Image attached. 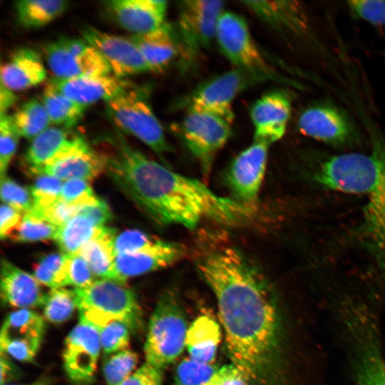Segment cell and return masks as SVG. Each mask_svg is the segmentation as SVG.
<instances>
[{"mask_svg":"<svg viewBox=\"0 0 385 385\" xmlns=\"http://www.w3.org/2000/svg\"><path fill=\"white\" fill-rule=\"evenodd\" d=\"M231 124L221 117L202 112H188L180 123L183 140L205 175H209L217 153L230 138Z\"/></svg>","mask_w":385,"mask_h":385,"instance_id":"11","label":"cell"},{"mask_svg":"<svg viewBox=\"0 0 385 385\" xmlns=\"http://www.w3.org/2000/svg\"><path fill=\"white\" fill-rule=\"evenodd\" d=\"M22 218L21 212L6 204H2L0 210L1 238H10L19 227Z\"/></svg>","mask_w":385,"mask_h":385,"instance_id":"50","label":"cell"},{"mask_svg":"<svg viewBox=\"0 0 385 385\" xmlns=\"http://www.w3.org/2000/svg\"><path fill=\"white\" fill-rule=\"evenodd\" d=\"M101 349L96 328L80 319L64 342L63 364L68 378L77 385L93 381Z\"/></svg>","mask_w":385,"mask_h":385,"instance_id":"12","label":"cell"},{"mask_svg":"<svg viewBox=\"0 0 385 385\" xmlns=\"http://www.w3.org/2000/svg\"><path fill=\"white\" fill-rule=\"evenodd\" d=\"M30 189L34 206L30 212L41 211L56 202L60 198L63 180L57 178L39 175Z\"/></svg>","mask_w":385,"mask_h":385,"instance_id":"38","label":"cell"},{"mask_svg":"<svg viewBox=\"0 0 385 385\" xmlns=\"http://www.w3.org/2000/svg\"><path fill=\"white\" fill-rule=\"evenodd\" d=\"M291 112V98L284 91L268 92L259 98L250 112L254 140L271 145L281 139L286 133Z\"/></svg>","mask_w":385,"mask_h":385,"instance_id":"17","label":"cell"},{"mask_svg":"<svg viewBox=\"0 0 385 385\" xmlns=\"http://www.w3.org/2000/svg\"><path fill=\"white\" fill-rule=\"evenodd\" d=\"M270 144L254 140L232 162L228 182L235 200L255 210L265 173Z\"/></svg>","mask_w":385,"mask_h":385,"instance_id":"14","label":"cell"},{"mask_svg":"<svg viewBox=\"0 0 385 385\" xmlns=\"http://www.w3.org/2000/svg\"><path fill=\"white\" fill-rule=\"evenodd\" d=\"M105 4L117 23L133 35L151 32L165 23L166 1L112 0Z\"/></svg>","mask_w":385,"mask_h":385,"instance_id":"21","label":"cell"},{"mask_svg":"<svg viewBox=\"0 0 385 385\" xmlns=\"http://www.w3.org/2000/svg\"><path fill=\"white\" fill-rule=\"evenodd\" d=\"M14 92L1 83L0 86V114L6 113L7 110L16 101Z\"/></svg>","mask_w":385,"mask_h":385,"instance_id":"52","label":"cell"},{"mask_svg":"<svg viewBox=\"0 0 385 385\" xmlns=\"http://www.w3.org/2000/svg\"><path fill=\"white\" fill-rule=\"evenodd\" d=\"M42 307L47 321L53 324L63 323L78 309L76 292L64 287L52 289L46 293Z\"/></svg>","mask_w":385,"mask_h":385,"instance_id":"34","label":"cell"},{"mask_svg":"<svg viewBox=\"0 0 385 385\" xmlns=\"http://www.w3.org/2000/svg\"><path fill=\"white\" fill-rule=\"evenodd\" d=\"M78 215L87 217L98 227L104 226V224L112 217L108 204L102 199H99L93 204L82 207L79 210Z\"/></svg>","mask_w":385,"mask_h":385,"instance_id":"51","label":"cell"},{"mask_svg":"<svg viewBox=\"0 0 385 385\" xmlns=\"http://www.w3.org/2000/svg\"><path fill=\"white\" fill-rule=\"evenodd\" d=\"M244 5L273 29L294 35L307 34L308 20L295 1H243Z\"/></svg>","mask_w":385,"mask_h":385,"instance_id":"23","label":"cell"},{"mask_svg":"<svg viewBox=\"0 0 385 385\" xmlns=\"http://www.w3.org/2000/svg\"><path fill=\"white\" fill-rule=\"evenodd\" d=\"M248 381L234 364L220 368L215 375L202 385H247Z\"/></svg>","mask_w":385,"mask_h":385,"instance_id":"49","label":"cell"},{"mask_svg":"<svg viewBox=\"0 0 385 385\" xmlns=\"http://www.w3.org/2000/svg\"><path fill=\"white\" fill-rule=\"evenodd\" d=\"M196 267L217 299L232 364L248 381L258 379L270 366L279 338L277 309L267 281L230 246L202 255Z\"/></svg>","mask_w":385,"mask_h":385,"instance_id":"1","label":"cell"},{"mask_svg":"<svg viewBox=\"0 0 385 385\" xmlns=\"http://www.w3.org/2000/svg\"><path fill=\"white\" fill-rule=\"evenodd\" d=\"M83 38L93 46L104 58L115 76H127L151 71L136 45L125 38L86 26L82 30Z\"/></svg>","mask_w":385,"mask_h":385,"instance_id":"16","label":"cell"},{"mask_svg":"<svg viewBox=\"0 0 385 385\" xmlns=\"http://www.w3.org/2000/svg\"><path fill=\"white\" fill-rule=\"evenodd\" d=\"M1 365V385L9 384V381L12 379L14 375V370L10 361L9 356L3 352H1L0 356Z\"/></svg>","mask_w":385,"mask_h":385,"instance_id":"53","label":"cell"},{"mask_svg":"<svg viewBox=\"0 0 385 385\" xmlns=\"http://www.w3.org/2000/svg\"><path fill=\"white\" fill-rule=\"evenodd\" d=\"M163 369L145 362L121 385H163Z\"/></svg>","mask_w":385,"mask_h":385,"instance_id":"48","label":"cell"},{"mask_svg":"<svg viewBox=\"0 0 385 385\" xmlns=\"http://www.w3.org/2000/svg\"><path fill=\"white\" fill-rule=\"evenodd\" d=\"M106 103L110 117L120 129L133 135L160 155L170 151L163 126L143 90L135 87Z\"/></svg>","mask_w":385,"mask_h":385,"instance_id":"7","label":"cell"},{"mask_svg":"<svg viewBox=\"0 0 385 385\" xmlns=\"http://www.w3.org/2000/svg\"><path fill=\"white\" fill-rule=\"evenodd\" d=\"M316 177L327 188L365 200L364 233L385 276V138L376 137L368 153L329 157L320 165Z\"/></svg>","mask_w":385,"mask_h":385,"instance_id":"3","label":"cell"},{"mask_svg":"<svg viewBox=\"0 0 385 385\" xmlns=\"http://www.w3.org/2000/svg\"><path fill=\"white\" fill-rule=\"evenodd\" d=\"M188 327L176 294L165 292L150 319L144 345L145 361L160 369L173 362L185 347Z\"/></svg>","mask_w":385,"mask_h":385,"instance_id":"5","label":"cell"},{"mask_svg":"<svg viewBox=\"0 0 385 385\" xmlns=\"http://www.w3.org/2000/svg\"><path fill=\"white\" fill-rule=\"evenodd\" d=\"M115 137L101 152L105 172L154 222L192 230L205 219L235 226L251 216L252 211L235 200L216 195L202 182L169 170Z\"/></svg>","mask_w":385,"mask_h":385,"instance_id":"2","label":"cell"},{"mask_svg":"<svg viewBox=\"0 0 385 385\" xmlns=\"http://www.w3.org/2000/svg\"><path fill=\"white\" fill-rule=\"evenodd\" d=\"M60 199L78 205L81 208L93 204L99 200L94 194L88 181L78 179L68 180L63 183Z\"/></svg>","mask_w":385,"mask_h":385,"instance_id":"44","label":"cell"},{"mask_svg":"<svg viewBox=\"0 0 385 385\" xmlns=\"http://www.w3.org/2000/svg\"><path fill=\"white\" fill-rule=\"evenodd\" d=\"M83 136L71 129L48 127L33 139L24 155V165L29 175L36 172L79 141Z\"/></svg>","mask_w":385,"mask_h":385,"instance_id":"25","label":"cell"},{"mask_svg":"<svg viewBox=\"0 0 385 385\" xmlns=\"http://www.w3.org/2000/svg\"><path fill=\"white\" fill-rule=\"evenodd\" d=\"M220 368L192 358L183 360L175 370V385H202L207 382Z\"/></svg>","mask_w":385,"mask_h":385,"instance_id":"37","label":"cell"},{"mask_svg":"<svg viewBox=\"0 0 385 385\" xmlns=\"http://www.w3.org/2000/svg\"><path fill=\"white\" fill-rule=\"evenodd\" d=\"M96 329L104 354L111 355L128 349L130 329L124 323L112 321L96 327Z\"/></svg>","mask_w":385,"mask_h":385,"instance_id":"39","label":"cell"},{"mask_svg":"<svg viewBox=\"0 0 385 385\" xmlns=\"http://www.w3.org/2000/svg\"><path fill=\"white\" fill-rule=\"evenodd\" d=\"M113 228L103 226L98 233L87 242L78 254L86 261L95 276L124 284L115 267Z\"/></svg>","mask_w":385,"mask_h":385,"instance_id":"27","label":"cell"},{"mask_svg":"<svg viewBox=\"0 0 385 385\" xmlns=\"http://www.w3.org/2000/svg\"><path fill=\"white\" fill-rule=\"evenodd\" d=\"M68 255L63 252L45 255L34 265V277L41 284L51 289L68 285Z\"/></svg>","mask_w":385,"mask_h":385,"instance_id":"33","label":"cell"},{"mask_svg":"<svg viewBox=\"0 0 385 385\" xmlns=\"http://www.w3.org/2000/svg\"><path fill=\"white\" fill-rule=\"evenodd\" d=\"M347 7L359 19L371 25L385 27L384 0H351Z\"/></svg>","mask_w":385,"mask_h":385,"instance_id":"45","label":"cell"},{"mask_svg":"<svg viewBox=\"0 0 385 385\" xmlns=\"http://www.w3.org/2000/svg\"><path fill=\"white\" fill-rule=\"evenodd\" d=\"M270 80L273 81L266 74L234 68L202 83L180 103L188 112L212 114L232 123V103L238 94L250 86Z\"/></svg>","mask_w":385,"mask_h":385,"instance_id":"6","label":"cell"},{"mask_svg":"<svg viewBox=\"0 0 385 385\" xmlns=\"http://www.w3.org/2000/svg\"><path fill=\"white\" fill-rule=\"evenodd\" d=\"M79 319L98 327L112 321L126 324L130 331L140 329L142 311L135 293L124 284L110 279L94 280L86 287L74 289Z\"/></svg>","mask_w":385,"mask_h":385,"instance_id":"4","label":"cell"},{"mask_svg":"<svg viewBox=\"0 0 385 385\" xmlns=\"http://www.w3.org/2000/svg\"><path fill=\"white\" fill-rule=\"evenodd\" d=\"M297 128L305 136L334 145L346 144L356 135L348 116L329 103H317L304 109L298 118Z\"/></svg>","mask_w":385,"mask_h":385,"instance_id":"15","label":"cell"},{"mask_svg":"<svg viewBox=\"0 0 385 385\" xmlns=\"http://www.w3.org/2000/svg\"><path fill=\"white\" fill-rule=\"evenodd\" d=\"M160 239L138 230H128L115 235L113 241L115 255L132 253L154 246Z\"/></svg>","mask_w":385,"mask_h":385,"instance_id":"43","label":"cell"},{"mask_svg":"<svg viewBox=\"0 0 385 385\" xmlns=\"http://www.w3.org/2000/svg\"><path fill=\"white\" fill-rule=\"evenodd\" d=\"M47 65L60 80L111 73L102 55L86 40L61 37L44 47Z\"/></svg>","mask_w":385,"mask_h":385,"instance_id":"10","label":"cell"},{"mask_svg":"<svg viewBox=\"0 0 385 385\" xmlns=\"http://www.w3.org/2000/svg\"><path fill=\"white\" fill-rule=\"evenodd\" d=\"M185 252L183 245L160 240L148 249L116 255L115 267L120 278L125 283L130 277L172 265L183 259Z\"/></svg>","mask_w":385,"mask_h":385,"instance_id":"20","label":"cell"},{"mask_svg":"<svg viewBox=\"0 0 385 385\" xmlns=\"http://www.w3.org/2000/svg\"><path fill=\"white\" fill-rule=\"evenodd\" d=\"M1 198L6 204L22 213L30 212L34 206L31 190L6 175L1 178Z\"/></svg>","mask_w":385,"mask_h":385,"instance_id":"40","label":"cell"},{"mask_svg":"<svg viewBox=\"0 0 385 385\" xmlns=\"http://www.w3.org/2000/svg\"><path fill=\"white\" fill-rule=\"evenodd\" d=\"M136 45L151 71L164 70L179 52L178 40L166 22L151 32L130 37Z\"/></svg>","mask_w":385,"mask_h":385,"instance_id":"26","label":"cell"},{"mask_svg":"<svg viewBox=\"0 0 385 385\" xmlns=\"http://www.w3.org/2000/svg\"><path fill=\"white\" fill-rule=\"evenodd\" d=\"M67 277L68 285L75 289L86 287L94 281V274L88 263L78 253L68 255Z\"/></svg>","mask_w":385,"mask_h":385,"instance_id":"46","label":"cell"},{"mask_svg":"<svg viewBox=\"0 0 385 385\" xmlns=\"http://www.w3.org/2000/svg\"><path fill=\"white\" fill-rule=\"evenodd\" d=\"M224 7L222 1L185 0L178 3V42L184 60H194L215 38Z\"/></svg>","mask_w":385,"mask_h":385,"instance_id":"9","label":"cell"},{"mask_svg":"<svg viewBox=\"0 0 385 385\" xmlns=\"http://www.w3.org/2000/svg\"><path fill=\"white\" fill-rule=\"evenodd\" d=\"M138 362V354L130 349L111 354L103 364L106 385H121L134 372Z\"/></svg>","mask_w":385,"mask_h":385,"instance_id":"35","label":"cell"},{"mask_svg":"<svg viewBox=\"0 0 385 385\" xmlns=\"http://www.w3.org/2000/svg\"><path fill=\"white\" fill-rule=\"evenodd\" d=\"M45 332V322L31 309H16L5 318L0 333L1 352L24 362L36 357Z\"/></svg>","mask_w":385,"mask_h":385,"instance_id":"13","label":"cell"},{"mask_svg":"<svg viewBox=\"0 0 385 385\" xmlns=\"http://www.w3.org/2000/svg\"><path fill=\"white\" fill-rule=\"evenodd\" d=\"M353 374L356 385H385V359L366 358L356 366Z\"/></svg>","mask_w":385,"mask_h":385,"instance_id":"42","label":"cell"},{"mask_svg":"<svg viewBox=\"0 0 385 385\" xmlns=\"http://www.w3.org/2000/svg\"><path fill=\"white\" fill-rule=\"evenodd\" d=\"M103 227H98L87 217L78 215L58 227L54 240L63 253L74 255Z\"/></svg>","mask_w":385,"mask_h":385,"instance_id":"32","label":"cell"},{"mask_svg":"<svg viewBox=\"0 0 385 385\" xmlns=\"http://www.w3.org/2000/svg\"><path fill=\"white\" fill-rule=\"evenodd\" d=\"M46 77V69L39 54L30 48L16 49L1 66V83L13 91L34 87Z\"/></svg>","mask_w":385,"mask_h":385,"instance_id":"24","label":"cell"},{"mask_svg":"<svg viewBox=\"0 0 385 385\" xmlns=\"http://www.w3.org/2000/svg\"><path fill=\"white\" fill-rule=\"evenodd\" d=\"M80 209L81 207L79 206L66 202L59 198L49 207L41 211L30 213L46 220L59 227L76 216Z\"/></svg>","mask_w":385,"mask_h":385,"instance_id":"47","label":"cell"},{"mask_svg":"<svg viewBox=\"0 0 385 385\" xmlns=\"http://www.w3.org/2000/svg\"><path fill=\"white\" fill-rule=\"evenodd\" d=\"M69 3L63 0H21L14 7L19 24L26 29L41 28L63 14Z\"/></svg>","mask_w":385,"mask_h":385,"instance_id":"29","label":"cell"},{"mask_svg":"<svg viewBox=\"0 0 385 385\" xmlns=\"http://www.w3.org/2000/svg\"><path fill=\"white\" fill-rule=\"evenodd\" d=\"M105 171L103 155L93 149L84 138L40 168L34 176L47 175L68 180H92Z\"/></svg>","mask_w":385,"mask_h":385,"instance_id":"18","label":"cell"},{"mask_svg":"<svg viewBox=\"0 0 385 385\" xmlns=\"http://www.w3.org/2000/svg\"><path fill=\"white\" fill-rule=\"evenodd\" d=\"M41 101L51 123L68 129H71L81 120L86 107L61 93L49 82Z\"/></svg>","mask_w":385,"mask_h":385,"instance_id":"30","label":"cell"},{"mask_svg":"<svg viewBox=\"0 0 385 385\" xmlns=\"http://www.w3.org/2000/svg\"><path fill=\"white\" fill-rule=\"evenodd\" d=\"M46 294L34 275L2 260L1 297L4 303L18 309H32L43 306Z\"/></svg>","mask_w":385,"mask_h":385,"instance_id":"22","label":"cell"},{"mask_svg":"<svg viewBox=\"0 0 385 385\" xmlns=\"http://www.w3.org/2000/svg\"><path fill=\"white\" fill-rule=\"evenodd\" d=\"M220 341L219 325L210 317L202 315L188 327L185 347L190 358L202 363L212 364Z\"/></svg>","mask_w":385,"mask_h":385,"instance_id":"28","label":"cell"},{"mask_svg":"<svg viewBox=\"0 0 385 385\" xmlns=\"http://www.w3.org/2000/svg\"><path fill=\"white\" fill-rule=\"evenodd\" d=\"M50 381L46 378L44 379H39L38 380H36L34 381H32L31 383L28 384H7L5 385H49Z\"/></svg>","mask_w":385,"mask_h":385,"instance_id":"54","label":"cell"},{"mask_svg":"<svg viewBox=\"0 0 385 385\" xmlns=\"http://www.w3.org/2000/svg\"><path fill=\"white\" fill-rule=\"evenodd\" d=\"M58 227L30 212L25 213L21 222L10 239L19 242L54 240Z\"/></svg>","mask_w":385,"mask_h":385,"instance_id":"36","label":"cell"},{"mask_svg":"<svg viewBox=\"0 0 385 385\" xmlns=\"http://www.w3.org/2000/svg\"><path fill=\"white\" fill-rule=\"evenodd\" d=\"M49 83L67 97L86 106L103 100L107 102L136 87L110 73L66 80L53 78Z\"/></svg>","mask_w":385,"mask_h":385,"instance_id":"19","label":"cell"},{"mask_svg":"<svg viewBox=\"0 0 385 385\" xmlns=\"http://www.w3.org/2000/svg\"><path fill=\"white\" fill-rule=\"evenodd\" d=\"M11 118L19 136L27 139H34L51 123L42 101L36 98L23 103Z\"/></svg>","mask_w":385,"mask_h":385,"instance_id":"31","label":"cell"},{"mask_svg":"<svg viewBox=\"0 0 385 385\" xmlns=\"http://www.w3.org/2000/svg\"><path fill=\"white\" fill-rule=\"evenodd\" d=\"M19 135L7 113L0 114V175H6L9 163L17 149Z\"/></svg>","mask_w":385,"mask_h":385,"instance_id":"41","label":"cell"},{"mask_svg":"<svg viewBox=\"0 0 385 385\" xmlns=\"http://www.w3.org/2000/svg\"><path fill=\"white\" fill-rule=\"evenodd\" d=\"M215 40L222 55L235 68L260 72L273 81L292 83L265 61L242 16L225 11L217 24Z\"/></svg>","mask_w":385,"mask_h":385,"instance_id":"8","label":"cell"}]
</instances>
